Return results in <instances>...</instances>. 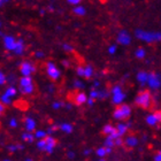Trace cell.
I'll use <instances>...</instances> for the list:
<instances>
[{"label": "cell", "mask_w": 161, "mask_h": 161, "mask_svg": "<svg viewBox=\"0 0 161 161\" xmlns=\"http://www.w3.org/2000/svg\"><path fill=\"white\" fill-rule=\"evenodd\" d=\"M136 105L141 106V107L148 109L152 106V96L148 91H142L141 93L136 97Z\"/></svg>", "instance_id": "1"}, {"label": "cell", "mask_w": 161, "mask_h": 161, "mask_svg": "<svg viewBox=\"0 0 161 161\" xmlns=\"http://www.w3.org/2000/svg\"><path fill=\"white\" fill-rule=\"evenodd\" d=\"M136 36L139 39L152 43V42H159L161 39L160 32H152V31H144V30H137L136 31Z\"/></svg>", "instance_id": "2"}, {"label": "cell", "mask_w": 161, "mask_h": 161, "mask_svg": "<svg viewBox=\"0 0 161 161\" xmlns=\"http://www.w3.org/2000/svg\"><path fill=\"white\" fill-rule=\"evenodd\" d=\"M21 92L24 94H31L35 91V84L31 77H22L20 80Z\"/></svg>", "instance_id": "3"}, {"label": "cell", "mask_w": 161, "mask_h": 161, "mask_svg": "<svg viewBox=\"0 0 161 161\" xmlns=\"http://www.w3.org/2000/svg\"><path fill=\"white\" fill-rule=\"evenodd\" d=\"M20 71L23 77H30L31 74H34L36 71V67L30 61H23L20 66Z\"/></svg>", "instance_id": "4"}, {"label": "cell", "mask_w": 161, "mask_h": 161, "mask_svg": "<svg viewBox=\"0 0 161 161\" xmlns=\"http://www.w3.org/2000/svg\"><path fill=\"white\" fill-rule=\"evenodd\" d=\"M46 73L52 80H57L60 78L61 71L59 70V68L53 64V62H47L46 64Z\"/></svg>", "instance_id": "5"}, {"label": "cell", "mask_w": 161, "mask_h": 161, "mask_svg": "<svg viewBox=\"0 0 161 161\" xmlns=\"http://www.w3.org/2000/svg\"><path fill=\"white\" fill-rule=\"evenodd\" d=\"M146 83L148 84V86L151 89H159L160 87V77H159V75L154 74V73H148Z\"/></svg>", "instance_id": "6"}, {"label": "cell", "mask_w": 161, "mask_h": 161, "mask_svg": "<svg viewBox=\"0 0 161 161\" xmlns=\"http://www.w3.org/2000/svg\"><path fill=\"white\" fill-rule=\"evenodd\" d=\"M3 45H5L7 51L14 52L15 46H16V39L14 37H12V36H5L3 37Z\"/></svg>", "instance_id": "7"}, {"label": "cell", "mask_w": 161, "mask_h": 161, "mask_svg": "<svg viewBox=\"0 0 161 161\" xmlns=\"http://www.w3.org/2000/svg\"><path fill=\"white\" fill-rule=\"evenodd\" d=\"M130 42H131V37L127 31L122 30L119 32V35H118V43L119 44H121V45H129Z\"/></svg>", "instance_id": "8"}, {"label": "cell", "mask_w": 161, "mask_h": 161, "mask_svg": "<svg viewBox=\"0 0 161 161\" xmlns=\"http://www.w3.org/2000/svg\"><path fill=\"white\" fill-rule=\"evenodd\" d=\"M55 145H57V141L53 137L47 136L45 138V147H44V151L47 152V153H52L54 147H55Z\"/></svg>", "instance_id": "9"}, {"label": "cell", "mask_w": 161, "mask_h": 161, "mask_svg": "<svg viewBox=\"0 0 161 161\" xmlns=\"http://www.w3.org/2000/svg\"><path fill=\"white\" fill-rule=\"evenodd\" d=\"M130 128V124H124V123H119L118 125H116V128H115V130H116V132H118L119 137H121V136H123L125 132L128 131V129Z\"/></svg>", "instance_id": "10"}, {"label": "cell", "mask_w": 161, "mask_h": 161, "mask_svg": "<svg viewBox=\"0 0 161 161\" xmlns=\"http://www.w3.org/2000/svg\"><path fill=\"white\" fill-rule=\"evenodd\" d=\"M125 99V94L121 91V92H119V93H114L113 94V98H112V101L114 103L115 105H120L122 101Z\"/></svg>", "instance_id": "11"}, {"label": "cell", "mask_w": 161, "mask_h": 161, "mask_svg": "<svg viewBox=\"0 0 161 161\" xmlns=\"http://www.w3.org/2000/svg\"><path fill=\"white\" fill-rule=\"evenodd\" d=\"M25 129H27L28 132H31L36 129V121L31 118L25 119Z\"/></svg>", "instance_id": "12"}, {"label": "cell", "mask_w": 161, "mask_h": 161, "mask_svg": "<svg viewBox=\"0 0 161 161\" xmlns=\"http://www.w3.org/2000/svg\"><path fill=\"white\" fill-rule=\"evenodd\" d=\"M86 99H87V97L84 92H78V93L75 96L74 100L77 105H82V104H84V103H86Z\"/></svg>", "instance_id": "13"}, {"label": "cell", "mask_w": 161, "mask_h": 161, "mask_svg": "<svg viewBox=\"0 0 161 161\" xmlns=\"http://www.w3.org/2000/svg\"><path fill=\"white\" fill-rule=\"evenodd\" d=\"M138 144V138L136 136H129L125 139V145L128 147H135Z\"/></svg>", "instance_id": "14"}, {"label": "cell", "mask_w": 161, "mask_h": 161, "mask_svg": "<svg viewBox=\"0 0 161 161\" xmlns=\"http://www.w3.org/2000/svg\"><path fill=\"white\" fill-rule=\"evenodd\" d=\"M17 93V90L15 89L14 86H9L7 87L6 91H5V93H3V96L7 98H9V99H12V98L14 97V96H16Z\"/></svg>", "instance_id": "15"}, {"label": "cell", "mask_w": 161, "mask_h": 161, "mask_svg": "<svg viewBox=\"0 0 161 161\" xmlns=\"http://www.w3.org/2000/svg\"><path fill=\"white\" fill-rule=\"evenodd\" d=\"M24 51V43L23 40H16V46H15V50H14V53L16 54H22Z\"/></svg>", "instance_id": "16"}, {"label": "cell", "mask_w": 161, "mask_h": 161, "mask_svg": "<svg viewBox=\"0 0 161 161\" xmlns=\"http://www.w3.org/2000/svg\"><path fill=\"white\" fill-rule=\"evenodd\" d=\"M147 76H148V73H146V71H139V73L137 74L138 82L142 84H145L146 83V80H147Z\"/></svg>", "instance_id": "17"}, {"label": "cell", "mask_w": 161, "mask_h": 161, "mask_svg": "<svg viewBox=\"0 0 161 161\" xmlns=\"http://www.w3.org/2000/svg\"><path fill=\"white\" fill-rule=\"evenodd\" d=\"M119 108H120L121 111H122V113H123L124 118L128 119L129 116H130L131 114V108L128 106V105H121V106H119Z\"/></svg>", "instance_id": "18"}, {"label": "cell", "mask_w": 161, "mask_h": 161, "mask_svg": "<svg viewBox=\"0 0 161 161\" xmlns=\"http://www.w3.org/2000/svg\"><path fill=\"white\" fill-rule=\"evenodd\" d=\"M85 8H84L83 6H80V5H77V6L74 7V9H73V13L76 14V15H78V16H83V15H85Z\"/></svg>", "instance_id": "19"}, {"label": "cell", "mask_w": 161, "mask_h": 161, "mask_svg": "<svg viewBox=\"0 0 161 161\" xmlns=\"http://www.w3.org/2000/svg\"><path fill=\"white\" fill-rule=\"evenodd\" d=\"M59 129H61V130L64 131V132H66V134H70V132H73V125H71L70 123H62L59 127Z\"/></svg>", "instance_id": "20"}, {"label": "cell", "mask_w": 161, "mask_h": 161, "mask_svg": "<svg viewBox=\"0 0 161 161\" xmlns=\"http://www.w3.org/2000/svg\"><path fill=\"white\" fill-rule=\"evenodd\" d=\"M92 75H93V68H92V66H90V64L85 66V67H84V76L83 77L90 78Z\"/></svg>", "instance_id": "21"}, {"label": "cell", "mask_w": 161, "mask_h": 161, "mask_svg": "<svg viewBox=\"0 0 161 161\" xmlns=\"http://www.w3.org/2000/svg\"><path fill=\"white\" fill-rule=\"evenodd\" d=\"M22 139H23L24 142H27V143H32V142L35 141V136L31 132H24L23 135H22Z\"/></svg>", "instance_id": "22"}, {"label": "cell", "mask_w": 161, "mask_h": 161, "mask_svg": "<svg viewBox=\"0 0 161 161\" xmlns=\"http://www.w3.org/2000/svg\"><path fill=\"white\" fill-rule=\"evenodd\" d=\"M146 123H147L148 125H152V127H153V125H157V123H159V122H158V120L155 119L154 114H150L147 118H146Z\"/></svg>", "instance_id": "23"}, {"label": "cell", "mask_w": 161, "mask_h": 161, "mask_svg": "<svg viewBox=\"0 0 161 161\" xmlns=\"http://www.w3.org/2000/svg\"><path fill=\"white\" fill-rule=\"evenodd\" d=\"M34 136H35V138H37L38 141H40V139H45V138L47 137V134H46V131L38 130V131H36V134H35Z\"/></svg>", "instance_id": "24"}, {"label": "cell", "mask_w": 161, "mask_h": 161, "mask_svg": "<svg viewBox=\"0 0 161 161\" xmlns=\"http://www.w3.org/2000/svg\"><path fill=\"white\" fill-rule=\"evenodd\" d=\"M136 58L137 59H143V58H145V55H146V52H145V50L143 48V47H139V48H137L136 50Z\"/></svg>", "instance_id": "25"}, {"label": "cell", "mask_w": 161, "mask_h": 161, "mask_svg": "<svg viewBox=\"0 0 161 161\" xmlns=\"http://www.w3.org/2000/svg\"><path fill=\"white\" fill-rule=\"evenodd\" d=\"M113 129H114V127H113V125H111V124H106V125L103 128V134L108 135V136H109V135L112 134Z\"/></svg>", "instance_id": "26"}, {"label": "cell", "mask_w": 161, "mask_h": 161, "mask_svg": "<svg viewBox=\"0 0 161 161\" xmlns=\"http://www.w3.org/2000/svg\"><path fill=\"white\" fill-rule=\"evenodd\" d=\"M114 146V139H112L109 136L106 138V141H105V147H109V148H113Z\"/></svg>", "instance_id": "27"}, {"label": "cell", "mask_w": 161, "mask_h": 161, "mask_svg": "<svg viewBox=\"0 0 161 161\" xmlns=\"http://www.w3.org/2000/svg\"><path fill=\"white\" fill-rule=\"evenodd\" d=\"M22 150L23 148V145H8V150H9L10 152H15L17 151V150Z\"/></svg>", "instance_id": "28"}, {"label": "cell", "mask_w": 161, "mask_h": 161, "mask_svg": "<svg viewBox=\"0 0 161 161\" xmlns=\"http://www.w3.org/2000/svg\"><path fill=\"white\" fill-rule=\"evenodd\" d=\"M97 155L100 157L101 159H104V157L106 155V151H105V147H99L97 150Z\"/></svg>", "instance_id": "29"}, {"label": "cell", "mask_w": 161, "mask_h": 161, "mask_svg": "<svg viewBox=\"0 0 161 161\" xmlns=\"http://www.w3.org/2000/svg\"><path fill=\"white\" fill-rule=\"evenodd\" d=\"M62 47H64V50L66 51V52H69V53L74 52V47L71 46L70 44H64V45H62Z\"/></svg>", "instance_id": "30"}, {"label": "cell", "mask_w": 161, "mask_h": 161, "mask_svg": "<svg viewBox=\"0 0 161 161\" xmlns=\"http://www.w3.org/2000/svg\"><path fill=\"white\" fill-rule=\"evenodd\" d=\"M1 104L3 105H9L12 104V99H9V98L5 97V96H1Z\"/></svg>", "instance_id": "31"}, {"label": "cell", "mask_w": 161, "mask_h": 161, "mask_svg": "<svg viewBox=\"0 0 161 161\" xmlns=\"http://www.w3.org/2000/svg\"><path fill=\"white\" fill-rule=\"evenodd\" d=\"M76 73H77L78 76L83 77V76H84V67H83V66H78L77 69H76Z\"/></svg>", "instance_id": "32"}, {"label": "cell", "mask_w": 161, "mask_h": 161, "mask_svg": "<svg viewBox=\"0 0 161 161\" xmlns=\"http://www.w3.org/2000/svg\"><path fill=\"white\" fill-rule=\"evenodd\" d=\"M37 147L40 148L42 151H44V147H45V139H40V141H38Z\"/></svg>", "instance_id": "33"}, {"label": "cell", "mask_w": 161, "mask_h": 161, "mask_svg": "<svg viewBox=\"0 0 161 161\" xmlns=\"http://www.w3.org/2000/svg\"><path fill=\"white\" fill-rule=\"evenodd\" d=\"M74 86L76 87V89H82L84 85H83V83H82L80 80H74Z\"/></svg>", "instance_id": "34"}, {"label": "cell", "mask_w": 161, "mask_h": 161, "mask_svg": "<svg viewBox=\"0 0 161 161\" xmlns=\"http://www.w3.org/2000/svg\"><path fill=\"white\" fill-rule=\"evenodd\" d=\"M6 83V76L3 75V73L0 70V85H3V84Z\"/></svg>", "instance_id": "35"}, {"label": "cell", "mask_w": 161, "mask_h": 161, "mask_svg": "<svg viewBox=\"0 0 161 161\" xmlns=\"http://www.w3.org/2000/svg\"><path fill=\"white\" fill-rule=\"evenodd\" d=\"M58 129H59V127H58V125H52V127H50V128H48V129H47L46 134H52L53 131L58 130Z\"/></svg>", "instance_id": "36"}, {"label": "cell", "mask_w": 161, "mask_h": 161, "mask_svg": "<svg viewBox=\"0 0 161 161\" xmlns=\"http://www.w3.org/2000/svg\"><path fill=\"white\" fill-rule=\"evenodd\" d=\"M9 125L12 128H15L17 125V121H16V119H14V118H12L9 120Z\"/></svg>", "instance_id": "37"}, {"label": "cell", "mask_w": 161, "mask_h": 161, "mask_svg": "<svg viewBox=\"0 0 161 161\" xmlns=\"http://www.w3.org/2000/svg\"><path fill=\"white\" fill-rule=\"evenodd\" d=\"M90 98L91 99H96V98H98V91H96V90H92L90 92Z\"/></svg>", "instance_id": "38"}, {"label": "cell", "mask_w": 161, "mask_h": 161, "mask_svg": "<svg viewBox=\"0 0 161 161\" xmlns=\"http://www.w3.org/2000/svg\"><path fill=\"white\" fill-rule=\"evenodd\" d=\"M116 48H118L116 45H112V46H109V48H108V52L111 54H114L115 52H116Z\"/></svg>", "instance_id": "39"}, {"label": "cell", "mask_w": 161, "mask_h": 161, "mask_svg": "<svg viewBox=\"0 0 161 161\" xmlns=\"http://www.w3.org/2000/svg\"><path fill=\"white\" fill-rule=\"evenodd\" d=\"M68 3H70V5H75V6H77L78 3H80V0H68Z\"/></svg>", "instance_id": "40"}, {"label": "cell", "mask_w": 161, "mask_h": 161, "mask_svg": "<svg viewBox=\"0 0 161 161\" xmlns=\"http://www.w3.org/2000/svg\"><path fill=\"white\" fill-rule=\"evenodd\" d=\"M154 116H155V119H157V120H158V122H160L161 121V112H155L154 113Z\"/></svg>", "instance_id": "41"}, {"label": "cell", "mask_w": 161, "mask_h": 161, "mask_svg": "<svg viewBox=\"0 0 161 161\" xmlns=\"http://www.w3.org/2000/svg\"><path fill=\"white\" fill-rule=\"evenodd\" d=\"M122 143H123V142H122V139H121V138H116V139L114 141V145H118V146L122 145Z\"/></svg>", "instance_id": "42"}, {"label": "cell", "mask_w": 161, "mask_h": 161, "mask_svg": "<svg viewBox=\"0 0 161 161\" xmlns=\"http://www.w3.org/2000/svg\"><path fill=\"white\" fill-rule=\"evenodd\" d=\"M154 161H161V153L160 152H158V153L154 155Z\"/></svg>", "instance_id": "43"}, {"label": "cell", "mask_w": 161, "mask_h": 161, "mask_svg": "<svg viewBox=\"0 0 161 161\" xmlns=\"http://www.w3.org/2000/svg\"><path fill=\"white\" fill-rule=\"evenodd\" d=\"M61 106H62V104H61V103H54V104H53L54 109H58V108H60Z\"/></svg>", "instance_id": "44"}, {"label": "cell", "mask_w": 161, "mask_h": 161, "mask_svg": "<svg viewBox=\"0 0 161 161\" xmlns=\"http://www.w3.org/2000/svg\"><path fill=\"white\" fill-rule=\"evenodd\" d=\"M68 158H69V159H74L75 158V153H74V152H71V151H69V152H68Z\"/></svg>", "instance_id": "45"}, {"label": "cell", "mask_w": 161, "mask_h": 161, "mask_svg": "<svg viewBox=\"0 0 161 161\" xmlns=\"http://www.w3.org/2000/svg\"><path fill=\"white\" fill-rule=\"evenodd\" d=\"M86 103H87V105L92 106V105L94 104V100H93V99H91V98H87V99H86Z\"/></svg>", "instance_id": "46"}, {"label": "cell", "mask_w": 161, "mask_h": 161, "mask_svg": "<svg viewBox=\"0 0 161 161\" xmlns=\"http://www.w3.org/2000/svg\"><path fill=\"white\" fill-rule=\"evenodd\" d=\"M3 111H5V106H3V105L0 103V116H1V114L3 113Z\"/></svg>", "instance_id": "47"}, {"label": "cell", "mask_w": 161, "mask_h": 161, "mask_svg": "<svg viewBox=\"0 0 161 161\" xmlns=\"http://www.w3.org/2000/svg\"><path fill=\"white\" fill-rule=\"evenodd\" d=\"M36 57H37V58H43L44 53H43V52H40V51H38V52H36Z\"/></svg>", "instance_id": "48"}, {"label": "cell", "mask_w": 161, "mask_h": 161, "mask_svg": "<svg viewBox=\"0 0 161 161\" xmlns=\"http://www.w3.org/2000/svg\"><path fill=\"white\" fill-rule=\"evenodd\" d=\"M62 64H64V67H69V66H70L69 61H62Z\"/></svg>", "instance_id": "49"}, {"label": "cell", "mask_w": 161, "mask_h": 161, "mask_svg": "<svg viewBox=\"0 0 161 161\" xmlns=\"http://www.w3.org/2000/svg\"><path fill=\"white\" fill-rule=\"evenodd\" d=\"M105 151H106V154H108V153H111V152H112V148L105 147Z\"/></svg>", "instance_id": "50"}, {"label": "cell", "mask_w": 161, "mask_h": 161, "mask_svg": "<svg viewBox=\"0 0 161 161\" xmlns=\"http://www.w3.org/2000/svg\"><path fill=\"white\" fill-rule=\"evenodd\" d=\"M91 153V150H85L84 151V155H89Z\"/></svg>", "instance_id": "51"}, {"label": "cell", "mask_w": 161, "mask_h": 161, "mask_svg": "<svg viewBox=\"0 0 161 161\" xmlns=\"http://www.w3.org/2000/svg\"><path fill=\"white\" fill-rule=\"evenodd\" d=\"M48 10H51V12H53V10H54V7L52 6V5H50V6H48Z\"/></svg>", "instance_id": "52"}, {"label": "cell", "mask_w": 161, "mask_h": 161, "mask_svg": "<svg viewBox=\"0 0 161 161\" xmlns=\"http://www.w3.org/2000/svg\"><path fill=\"white\" fill-rule=\"evenodd\" d=\"M99 85H100L99 80H96V82H94V86H99Z\"/></svg>", "instance_id": "53"}, {"label": "cell", "mask_w": 161, "mask_h": 161, "mask_svg": "<svg viewBox=\"0 0 161 161\" xmlns=\"http://www.w3.org/2000/svg\"><path fill=\"white\" fill-rule=\"evenodd\" d=\"M39 13H40V15H44V14H45V9H40Z\"/></svg>", "instance_id": "54"}, {"label": "cell", "mask_w": 161, "mask_h": 161, "mask_svg": "<svg viewBox=\"0 0 161 161\" xmlns=\"http://www.w3.org/2000/svg\"><path fill=\"white\" fill-rule=\"evenodd\" d=\"M3 3H5V1H1V0H0V6H3Z\"/></svg>", "instance_id": "55"}, {"label": "cell", "mask_w": 161, "mask_h": 161, "mask_svg": "<svg viewBox=\"0 0 161 161\" xmlns=\"http://www.w3.org/2000/svg\"><path fill=\"white\" fill-rule=\"evenodd\" d=\"M25 161H32V159H30V158H28V159H25Z\"/></svg>", "instance_id": "56"}, {"label": "cell", "mask_w": 161, "mask_h": 161, "mask_svg": "<svg viewBox=\"0 0 161 161\" xmlns=\"http://www.w3.org/2000/svg\"><path fill=\"white\" fill-rule=\"evenodd\" d=\"M3 161H10V160H9V159H5Z\"/></svg>", "instance_id": "57"}, {"label": "cell", "mask_w": 161, "mask_h": 161, "mask_svg": "<svg viewBox=\"0 0 161 161\" xmlns=\"http://www.w3.org/2000/svg\"><path fill=\"white\" fill-rule=\"evenodd\" d=\"M99 161H105V160H104V159H101V160H99Z\"/></svg>", "instance_id": "58"}, {"label": "cell", "mask_w": 161, "mask_h": 161, "mask_svg": "<svg viewBox=\"0 0 161 161\" xmlns=\"http://www.w3.org/2000/svg\"><path fill=\"white\" fill-rule=\"evenodd\" d=\"M0 28H1V22H0Z\"/></svg>", "instance_id": "59"}]
</instances>
